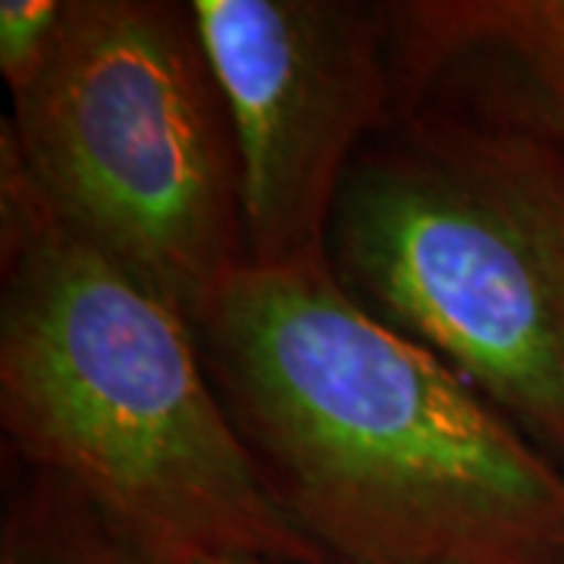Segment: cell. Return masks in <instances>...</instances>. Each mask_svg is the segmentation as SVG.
I'll list each match as a JSON object with an SVG mask.
<instances>
[{
	"mask_svg": "<svg viewBox=\"0 0 564 564\" xmlns=\"http://www.w3.org/2000/svg\"><path fill=\"white\" fill-rule=\"evenodd\" d=\"M195 333L263 484L333 564H564L562 464L329 263H248Z\"/></svg>",
	"mask_w": 564,
	"mask_h": 564,
	"instance_id": "1",
	"label": "cell"
},
{
	"mask_svg": "<svg viewBox=\"0 0 564 564\" xmlns=\"http://www.w3.org/2000/svg\"><path fill=\"white\" fill-rule=\"evenodd\" d=\"M0 426L170 564H333L263 484L195 326L63 220L0 141Z\"/></svg>",
	"mask_w": 564,
	"mask_h": 564,
	"instance_id": "2",
	"label": "cell"
},
{
	"mask_svg": "<svg viewBox=\"0 0 564 564\" xmlns=\"http://www.w3.org/2000/svg\"><path fill=\"white\" fill-rule=\"evenodd\" d=\"M329 267L564 467L562 144L514 122H404L351 166Z\"/></svg>",
	"mask_w": 564,
	"mask_h": 564,
	"instance_id": "3",
	"label": "cell"
},
{
	"mask_svg": "<svg viewBox=\"0 0 564 564\" xmlns=\"http://www.w3.org/2000/svg\"><path fill=\"white\" fill-rule=\"evenodd\" d=\"M0 141L82 239L195 329L251 263L236 132L192 0H66Z\"/></svg>",
	"mask_w": 564,
	"mask_h": 564,
	"instance_id": "4",
	"label": "cell"
},
{
	"mask_svg": "<svg viewBox=\"0 0 564 564\" xmlns=\"http://www.w3.org/2000/svg\"><path fill=\"white\" fill-rule=\"evenodd\" d=\"M236 132L248 261L329 263L343 185L399 113L389 3L192 0Z\"/></svg>",
	"mask_w": 564,
	"mask_h": 564,
	"instance_id": "5",
	"label": "cell"
},
{
	"mask_svg": "<svg viewBox=\"0 0 564 564\" xmlns=\"http://www.w3.org/2000/svg\"><path fill=\"white\" fill-rule=\"evenodd\" d=\"M402 104L452 63L492 61L511 73L536 126L564 148V0L389 3Z\"/></svg>",
	"mask_w": 564,
	"mask_h": 564,
	"instance_id": "6",
	"label": "cell"
},
{
	"mask_svg": "<svg viewBox=\"0 0 564 564\" xmlns=\"http://www.w3.org/2000/svg\"><path fill=\"white\" fill-rule=\"evenodd\" d=\"M0 564H170L79 486L7 452Z\"/></svg>",
	"mask_w": 564,
	"mask_h": 564,
	"instance_id": "7",
	"label": "cell"
},
{
	"mask_svg": "<svg viewBox=\"0 0 564 564\" xmlns=\"http://www.w3.org/2000/svg\"><path fill=\"white\" fill-rule=\"evenodd\" d=\"M66 0H0V76L10 98L47 69L57 51Z\"/></svg>",
	"mask_w": 564,
	"mask_h": 564,
	"instance_id": "8",
	"label": "cell"
},
{
	"mask_svg": "<svg viewBox=\"0 0 564 564\" xmlns=\"http://www.w3.org/2000/svg\"><path fill=\"white\" fill-rule=\"evenodd\" d=\"M204 564H267V562H258V558H210V562Z\"/></svg>",
	"mask_w": 564,
	"mask_h": 564,
	"instance_id": "9",
	"label": "cell"
}]
</instances>
